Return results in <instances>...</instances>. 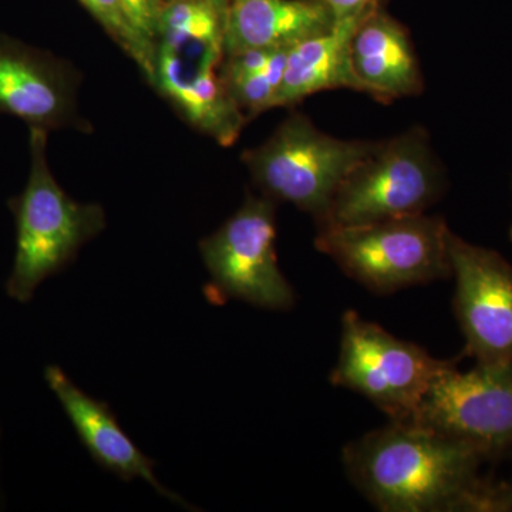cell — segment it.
Segmentation results:
<instances>
[{"label":"cell","instance_id":"6da1fadb","mask_svg":"<svg viewBox=\"0 0 512 512\" xmlns=\"http://www.w3.org/2000/svg\"><path fill=\"white\" fill-rule=\"evenodd\" d=\"M484 457L414 421H390L343 450L352 483L384 512H484Z\"/></svg>","mask_w":512,"mask_h":512},{"label":"cell","instance_id":"7a4b0ae2","mask_svg":"<svg viewBox=\"0 0 512 512\" xmlns=\"http://www.w3.org/2000/svg\"><path fill=\"white\" fill-rule=\"evenodd\" d=\"M47 131L30 128V174L25 190L9 201L16 222V254L6 282L10 298L32 301L37 286L76 261L80 249L106 228L100 204L73 200L47 163Z\"/></svg>","mask_w":512,"mask_h":512},{"label":"cell","instance_id":"3957f363","mask_svg":"<svg viewBox=\"0 0 512 512\" xmlns=\"http://www.w3.org/2000/svg\"><path fill=\"white\" fill-rule=\"evenodd\" d=\"M450 228L420 214L396 220L319 228L316 248L375 293H393L451 276Z\"/></svg>","mask_w":512,"mask_h":512},{"label":"cell","instance_id":"277c9868","mask_svg":"<svg viewBox=\"0 0 512 512\" xmlns=\"http://www.w3.org/2000/svg\"><path fill=\"white\" fill-rule=\"evenodd\" d=\"M444 173L423 127L376 143L346 175L319 228L424 214L444 192Z\"/></svg>","mask_w":512,"mask_h":512},{"label":"cell","instance_id":"5b68a950","mask_svg":"<svg viewBox=\"0 0 512 512\" xmlns=\"http://www.w3.org/2000/svg\"><path fill=\"white\" fill-rule=\"evenodd\" d=\"M375 144L329 136L305 114L293 113L242 161L262 195L295 205L319 224L346 175Z\"/></svg>","mask_w":512,"mask_h":512},{"label":"cell","instance_id":"8992f818","mask_svg":"<svg viewBox=\"0 0 512 512\" xmlns=\"http://www.w3.org/2000/svg\"><path fill=\"white\" fill-rule=\"evenodd\" d=\"M211 276V302L239 299L268 309L289 311L295 289L282 274L276 255V202L248 194L244 204L217 231L200 242Z\"/></svg>","mask_w":512,"mask_h":512},{"label":"cell","instance_id":"52a82bcc","mask_svg":"<svg viewBox=\"0 0 512 512\" xmlns=\"http://www.w3.org/2000/svg\"><path fill=\"white\" fill-rule=\"evenodd\" d=\"M450 363L348 311L330 382L362 394L390 420L410 421L433 380Z\"/></svg>","mask_w":512,"mask_h":512},{"label":"cell","instance_id":"ba28073f","mask_svg":"<svg viewBox=\"0 0 512 512\" xmlns=\"http://www.w3.org/2000/svg\"><path fill=\"white\" fill-rule=\"evenodd\" d=\"M414 423L473 447L484 460L512 454V363L451 360L424 394Z\"/></svg>","mask_w":512,"mask_h":512},{"label":"cell","instance_id":"9c48e42d","mask_svg":"<svg viewBox=\"0 0 512 512\" xmlns=\"http://www.w3.org/2000/svg\"><path fill=\"white\" fill-rule=\"evenodd\" d=\"M454 308L476 363H512V265L503 255L448 234Z\"/></svg>","mask_w":512,"mask_h":512},{"label":"cell","instance_id":"30bf717a","mask_svg":"<svg viewBox=\"0 0 512 512\" xmlns=\"http://www.w3.org/2000/svg\"><path fill=\"white\" fill-rule=\"evenodd\" d=\"M79 72L52 53L0 35V113L47 133L92 130L79 116Z\"/></svg>","mask_w":512,"mask_h":512},{"label":"cell","instance_id":"8fae6325","mask_svg":"<svg viewBox=\"0 0 512 512\" xmlns=\"http://www.w3.org/2000/svg\"><path fill=\"white\" fill-rule=\"evenodd\" d=\"M45 380L62 404L84 448L103 470L126 483L143 478L158 494L187 510H194L183 497L161 485L154 474L156 461L147 457L127 436L109 404L83 392L59 366H47Z\"/></svg>","mask_w":512,"mask_h":512},{"label":"cell","instance_id":"7c38bea8","mask_svg":"<svg viewBox=\"0 0 512 512\" xmlns=\"http://www.w3.org/2000/svg\"><path fill=\"white\" fill-rule=\"evenodd\" d=\"M222 57L211 55L201 62L190 63L168 50L157 49L156 74L151 86L195 130L229 147L241 136L248 117L222 83Z\"/></svg>","mask_w":512,"mask_h":512},{"label":"cell","instance_id":"4fadbf2b","mask_svg":"<svg viewBox=\"0 0 512 512\" xmlns=\"http://www.w3.org/2000/svg\"><path fill=\"white\" fill-rule=\"evenodd\" d=\"M350 59L360 92L387 103L423 92L419 59L407 30L379 8L357 23Z\"/></svg>","mask_w":512,"mask_h":512},{"label":"cell","instance_id":"5bb4252c","mask_svg":"<svg viewBox=\"0 0 512 512\" xmlns=\"http://www.w3.org/2000/svg\"><path fill=\"white\" fill-rule=\"evenodd\" d=\"M325 6L312 0H231L224 56L245 50L288 49L333 28Z\"/></svg>","mask_w":512,"mask_h":512},{"label":"cell","instance_id":"9a60e30c","mask_svg":"<svg viewBox=\"0 0 512 512\" xmlns=\"http://www.w3.org/2000/svg\"><path fill=\"white\" fill-rule=\"evenodd\" d=\"M366 15L342 20L328 32L289 47L284 76L272 101V109L295 106L323 90L352 89L360 92L350 59V40L357 23Z\"/></svg>","mask_w":512,"mask_h":512},{"label":"cell","instance_id":"2e32d148","mask_svg":"<svg viewBox=\"0 0 512 512\" xmlns=\"http://www.w3.org/2000/svg\"><path fill=\"white\" fill-rule=\"evenodd\" d=\"M228 0H168L158 19L156 47L200 62L224 55Z\"/></svg>","mask_w":512,"mask_h":512},{"label":"cell","instance_id":"e0dca14e","mask_svg":"<svg viewBox=\"0 0 512 512\" xmlns=\"http://www.w3.org/2000/svg\"><path fill=\"white\" fill-rule=\"evenodd\" d=\"M94 19L109 33L111 39L136 62L148 83L156 74V43L141 35L124 9L121 0H79Z\"/></svg>","mask_w":512,"mask_h":512},{"label":"cell","instance_id":"ac0fdd59","mask_svg":"<svg viewBox=\"0 0 512 512\" xmlns=\"http://www.w3.org/2000/svg\"><path fill=\"white\" fill-rule=\"evenodd\" d=\"M288 50L289 47L275 50L271 62L261 72L224 84L239 109L247 114L248 119L272 109V101L284 76Z\"/></svg>","mask_w":512,"mask_h":512},{"label":"cell","instance_id":"d6986e66","mask_svg":"<svg viewBox=\"0 0 512 512\" xmlns=\"http://www.w3.org/2000/svg\"><path fill=\"white\" fill-rule=\"evenodd\" d=\"M134 28L151 42L156 43L158 19L163 0H121Z\"/></svg>","mask_w":512,"mask_h":512},{"label":"cell","instance_id":"ffe728a7","mask_svg":"<svg viewBox=\"0 0 512 512\" xmlns=\"http://www.w3.org/2000/svg\"><path fill=\"white\" fill-rule=\"evenodd\" d=\"M312 2L325 6L335 23L359 18L370 10L379 8V0H312Z\"/></svg>","mask_w":512,"mask_h":512},{"label":"cell","instance_id":"44dd1931","mask_svg":"<svg viewBox=\"0 0 512 512\" xmlns=\"http://www.w3.org/2000/svg\"><path fill=\"white\" fill-rule=\"evenodd\" d=\"M484 512H512V483L490 485Z\"/></svg>","mask_w":512,"mask_h":512}]
</instances>
